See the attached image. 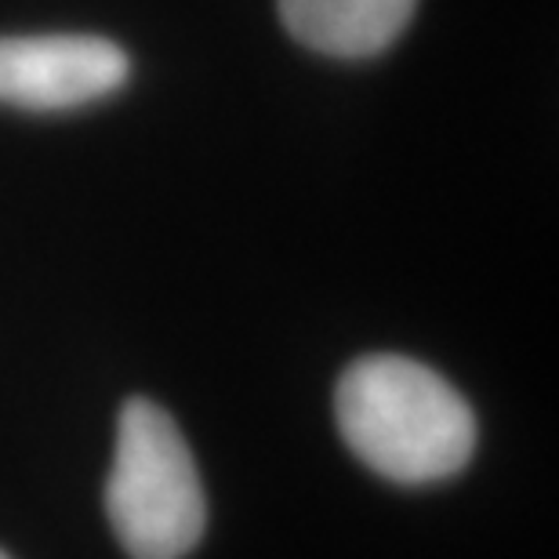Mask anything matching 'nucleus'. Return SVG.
I'll return each instance as SVG.
<instances>
[{"label":"nucleus","instance_id":"nucleus-1","mask_svg":"<svg viewBox=\"0 0 559 559\" xmlns=\"http://www.w3.org/2000/svg\"><path fill=\"white\" fill-rule=\"evenodd\" d=\"M334 418L349 451L389 484H440L462 473L476 451L473 407L411 356L378 353L345 367Z\"/></svg>","mask_w":559,"mask_h":559},{"label":"nucleus","instance_id":"nucleus-2","mask_svg":"<svg viewBox=\"0 0 559 559\" xmlns=\"http://www.w3.org/2000/svg\"><path fill=\"white\" fill-rule=\"evenodd\" d=\"M106 516L131 559H186L204 538L207 501L189 443L145 396L120 411Z\"/></svg>","mask_w":559,"mask_h":559},{"label":"nucleus","instance_id":"nucleus-3","mask_svg":"<svg viewBox=\"0 0 559 559\" xmlns=\"http://www.w3.org/2000/svg\"><path fill=\"white\" fill-rule=\"evenodd\" d=\"M131 59L120 44L87 33L0 37V103L55 114L120 92Z\"/></svg>","mask_w":559,"mask_h":559},{"label":"nucleus","instance_id":"nucleus-4","mask_svg":"<svg viewBox=\"0 0 559 559\" xmlns=\"http://www.w3.org/2000/svg\"><path fill=\"white\" fill-rule=\"evenodd\" d=\"M301 48L331 59H371L407 29L418 0H276Z\"/></svg>","mask_w":559,"mask_h":559},{"label":"nucleus","instance_id":"nucleus-5","mask_svg":"<svg viewBox=\"0 0 559 559\" xmlns=\"http://www.w3.org/2000/svg\"><path fill=\"white\" fill-rule=\"evenodd\" d=\"M0 559H8V556H4V552H0Z\"/></svg>","mask_w":559,"mask_h":559}]
</instances>
